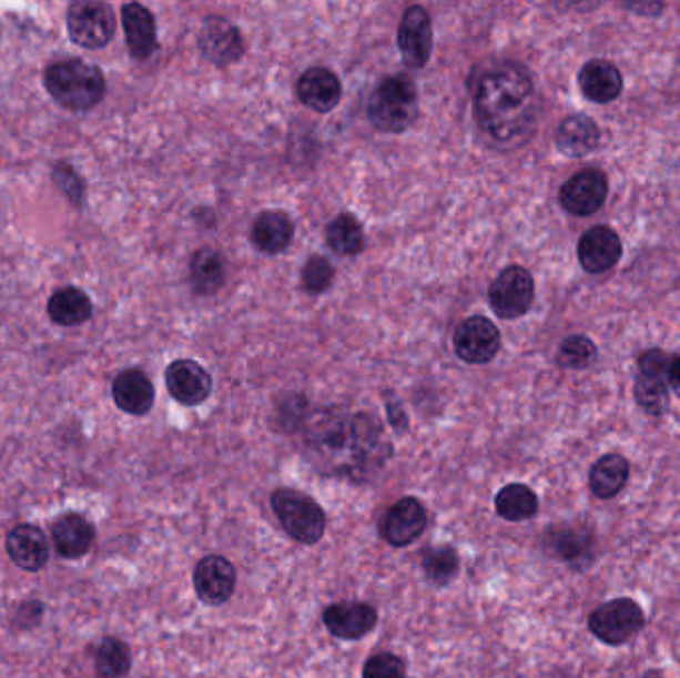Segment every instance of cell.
I'll list each match as a JSON object with an SVG mask.
<instances>
[{
	"mask_svg": "<svg viewBox=\"0 0 680 678\" xmlns=\"http://www.w3.org/2000/svg\"><path fill=\"white\" fill-rule=\"evenodd\" d=\"M200 50L217 67L233 64L245 54V42L240 29L223 17H210L200 32Z\"/></svg>",
	"mask_w": 680,
	"mask_h": 678,
	"instance_id": "obj_17",
	"label": "cell"
},
{
	"mask_svg": "<svg viewBox=\"0 0 680 678\" xmlns=\"http://www.w3.org/2000/svg\"><path fill=\"white\" fill-rule=\"evenodd\" d=\"M293 235H295L293 221L283 211H263L251 227L253 245L265 255L283 253L291 245Z\"/></svg>",
	"mask_w": 680,
	"mask_h": 678,
	"instance_id": "obj_26",
	"label": "cell"
},
{
	"mask_svg": "<svg viewBox=\"0 0 680 678\" xmlns=\"http://www.w3.org/2000/svg\"><path fill=\"white\" fill-rule=\"evenodd\" d=\"M7 551H9L10 561L19 565L24 571H40L47 561H49V542L47 535L42 534V529L30 524H20V526L10 529L7 537Z\"/></svg>",
	"mask_w": 680,
	"mask_h": 678,
	"instance_id": "obj_21",
	"label": "cell"
},
{
	"mask_svg": "<svg viewBox=\"0 0 680 678\" xmlns=\"http://www.w3.org/2000/svg\"><path fill=\"white\" fill-rule=\"evenodd\" d=\"M536 87L529 70L504 62L486 70L474 92V120L489 142L521 144L536 124Z\"/></svg>",
	"mask_w": 680,
	"mask_h": 678,
	"instance_id": "obj_2",
	"label": "cell"
},
{
	"mask_svg": "<svg viewBox=\"0 0 680 678\" xmlns=\"http://www.w3.org/2000/svg\"><path fill=\"white\" fill-rule=\"evenodd\" d=\"M122 22H124L125 42L130 54L135 60H148L158 50V32H155L154 14L150 10L130 2L122 9Z\"/></svg>",
	"mask_w": 680,
	"mask_h": 678,
	"instance_id": "obj_24",
	"label": "cell"
},
{
	"mask_svg": "<svg viewBox=\"0 0 680 678\" xmlns=\"http://www.w3.org/2000/svg\"><path fill=\"white\" fill-rule=\"evenodd\" d=\"M669 386L680 398V353L672 354L671 374H669Z\"/></svg>",
	"mask_w": 680,
	"mask_h": 678,
	"instance_id": "obj_40",
	"label": "cell"
},
{
	"mask_svg": "<svg viewBox=\"0 0 680 678\" xmlns=\"http://www.w3.org/2000/svg\"><path fill=\"white\" fill-rule=\"evenodd\" d=\"M491 311L506 321H514L526 315L536 298V283L526 267L511 265L506 267L488 291Z\"/></svg>",
	"mask_w": 680,
	"mask_h": 678,
	"instance_id": "obj_8",
	"label": "cell"
},
{
	"mask_svg": "<svg viewBox=\"0 0 680 678\" xmlns=\"http://www.w3.org/2000/svg\"><path fill=\"white\" fill-rule=\"evenodd\" d=\"M556 144L567 158H585L601 144V130L589 115H569L557 128Z\"/></svg>",
	"mask_w": 680,
	"mask_h": 678,
	"instance_id": "obj_23",
	"label": "cell"
},
{
	"mask_svg": "<svg viewBox=\"0 0 680 678\" xmlns=\"http://www.w3.org/2000/svg\"><path fill=\"white\" fill-rule=\"evenodd\" d=\"M579 88L593 104H609L623 94V74L609 60H589L579 72Z\"/></svg>",
	"mask_w": 680,
	"mask_h": 678,
	"instance_id": "obj_20",
	"label": "cell"
},
{
	"mask_svg": "<svg viewBox=\"0 0 680 678\" xmlns=\"http://www.w3.org/2000/svg\"><path fill=\"white\" fill-rule=\"evenodd\" d=\"M627 9L635 10V12H645V14H651V17H657L659 12L664 10V4L661 2H657V4H641V2H635V4H627Z\"/></svg>",
	"mask_w": 680,
	"mask_h": 678,
	"instance_id": "obj_41",
	"label": "cell"
},
{
	"mask_svg": "<svg viewBox=\"0 0 680 678\" xmlns=\"http://www.w3.org/2000/svg\"><path fill=\"white\" fill-rule=\"evenodd\" d=\"M672 354L662 351V348H649L637 358V366L642 376H652V378H662L669 381L671 374Z\"/></svg>",
	"mask_w": 680,
	"mask_h": 678,
	"instance_id": "obj_38",
	"label": "cell"
},
{
	"mask_svg": "<svg viewBox=\"0 0 680 678\" xmlns=\"http://www.w3.org/2000/svg\"><path fill=\"white\" fill-rule=\"evenodd\" d=\"M271 507L283 532L301 545H315L326 532V514L315 497L293 487H277L271 494Z\"/></svg>",
	"mask_w": 680,
	"mask_h": 678,
	"instance_id": "obj_5",
	"label": "cell"
},
{
	"mask_svg": "<svg viewBox=\"0 0 680 678\" xmlns=\"http://www.w3.org/2000/svg\"><path fill=\"white\" fill-rule=\"evenodd\" d=\"M305 456L323 476L366 484L393 458V442L378 416L335 406L308 418Z\"/></svg>",
	"mask_w": 680,
	"mask_h": 678,
	"instance_id": "obj_1",
	"label": "cell"
},
{
	"mask_svg": "<svg viewBox=\"0 0 680 678\" xmlns=\"http://www.w3.org/2000/svg\"><path fill=\"white\" fill-rule=\"evenodd\" d=\"M386 411H388V414H390V424H393L394 431L400 432V434L408 431L406 414H404L403 408H400L398 404H393V402L388 404V402H386Z\"/></svg>",
	"mask_w": 680,
	"mask_h": 678,
	"instance_id": "obj_39",
	"label": "cell"
},
{
	"mask_svg": "<svg viewBox=\"0 0 680 678\" xmlns=\"http://www.w3.org/2000/svg\"><path fill=\"white\" fill-rule=\"evenodd\" d=\"M642 678H664V677H662L659 670H649V672H645V677Z\"/></svg>",
	"mask_w": 680,
	"mask_h": 678,
	"instance_id": "obj_42",
	"label": "cell"
},
{
	"mask_svg": "<svg viewBox=\"0 0 680 678\" xmlns=\"http://www.w3.org/2000/svg\"><path fill=\"white\" fill-rule=\"evenodd\" d=\"M645 623L647 617L639 603L631 597H617L595 607L587 627L595 639L609 647H621L645 629Z\"/></svg>",
	"mask_w": 680,
	"mask_h": 678,
	"instance_id": "obj_6",
	"label": "cell"
},
{
	"mask_svg": "<svg viewBox=\"0 0 680 678\" xmlns=\"http://www.w3.org/2000/svg\"><path fill=\"white\" fill-rule=\"evenodd\" d=\"M326 243L343 257H355L365 249V230L363 223L351 213H341L326 225Z\"/></svg>",
	"mask_w": 680,
	"mask_h": 678,
	"instance_id": "obj_31",
	"label": "cell"
},
{
	"mask_svg": "<svg viewBox=\"0 0 680 678\" xmlns=\"http://www.w3.org/2000/svg\"><path fill=\"white\" fill-rule=\"evenodd\" d=\"M541 547L557 561L567 565L591 564L595 554L593 527L583 522H564L547 527Z\"/></svg>",
	"mask_w": 680,
	"mask_h": 678,
	"instance_id": "obj_9",
	"label": "cell"
},
{
	"mask_svg": "<svg viewBox=\"0 0 680 678\" xmlns=\"http://www.w3.org/2000/svg\"><path fill=\"white\" fill-rule=\"evenodd\" d=\"M623 255V241L617 231L607 225H597L585 231L577 245V257L581 267L591 275H601L613 269Z\"/></svg>",
	"mask_w": 680,
	"mask_h": 678,
	"instance_id": "obj_16",
	"label": "cell"
},
{
	"mask_svg": "<svg viewBox=\"0 0 680 678\" xmlns=\"http://www.w3.org/2000/svg\"><path fill=\"white\" fill-rule=\"evenodd\" d=\"M631 478V464L623 454H605L589 469V489L597 499H615Z\"/></svg>",
	"mask_w": 680,
	"mask_h": 678,
	"instance_id": "obj_25",
	"label": "cell"
},
{
	"mask_svg": "<svg viewBox=\"0 0 680 678\" xmlns=\"http://www.w3.org/2000/svg\"><path fill=\"white\" fill-rule=\"evenodd\" d=\"M422 571L432 585L444 587L454 581L460 571V555L454 545L428 547V551L422 557Z\"/></svg>",
	"mask_w": 680,
	"mask_h": 678,
	"instance_id": "obj_32",
	"label": "cell"
},
{
	"mask_svg": "<svg viewBox=\"0 0 680 678\" xmlns=\"http://www.w3.org/2000/svg\"><path fill=\"white\" fill-rule=\"evenodd\" d=\"M165 384L175 402L183 406H200L210 398L213 381L202 364L195 361H173L165 371Z\"/></svg>",
	"mask_w": 680,
	"mask_h": 678,
	"instance_id": "obj_18",
	"label": "cell"
},
{
	"mask_svg": "<svg viewBox=\"0 0 680 678\" xmlns=\"http://www.w3.org/2000/svg\"><path fill=\"white\" fill-rule=\"evenodd\" d=\"M632 394H635V402L639 404V408L652 418H661L671 406V386H669V381H662V378L637 374Z\"/></svg>",
	"mask_w": 680,
	"mask_h": 678,
	"instance_id": "obj_33",
	"label": "cell"
},
{
	"mask_svg": "<svg viewBox=\"0 0 680 678\" xmlns=\"http://www.w3.org/2000/svg\"><path fill=\"white\" fill-rule=\"evenodd\" d=\"M237 585V571L223 555H205L193 569V589L200 601L217 607L231 599Z\"/></svg>",
	"mask_w": 680,
	"mask_h": 678,
	"instance_id": "obj_13",
	"label": "cell"
},
{
	"mask_svg": "<svg viewBox=\"0 0 680 678\" xmlns=\"http://www.w3.org/2000/svg\"><path fill=\"white\" fill-rule=\"evenodd\" d=\"M328 633L341 640H358L378 625V611L365 601H338L323 611Z\"/></svg>",
	"mask_w": 680,
	"mask_h": 678,
	"instance_id": "obj_15",
	"label": "cell"
},
{
	"mask_svg": "<svg viewBox=\"0 0 680 678\" xmlns=\"http://www.w3.org/2000/svg\"><path fill=\"white\" fill-rule=\"evenodd\" d=\"M432 44H434V34H432L430 14L424 7L414 4L404 12L398 27V49L406 67L416 70L426 67L432 57Z\"/></svg>",
	"mask_w": 680,
	"mask_h": 678,
	"instance_id": "obj_14",
	"label": "cell"
},
{
	"mask_svg": "<svg viewBox=\"0 0 680 678\" xmlns=\"http://www.w3.org/2000/svg\"><path fill=\"white\" fill-rule=\"evenodd\" d=\"M363 678H406V662L394 652H378L366 660Z\"/></svg>",
	"mask_w": 680,
	"mask_h": 678,
	"instance_id": "obj_37",
	"label": "cell"
},
{
	"mask_svg": "<svg viewBox=\"0 0 680 678\" xmlns=\"http://www.w3.org/2000/svg\"><path fill=\"white\" fill-rule=\"evenodd\" d=\"M112 396L120 411L132 416H144L154 406V384L142 371L130 368L115 376Z\"/></svg>",
	"mask_w": 680,
	"mask_h": 678,
	"instance_id": "obj_22",
	"label": "cell"
},
{
	"mask_svg": "<svg viewBox=\"0 0 680 678\" xmlns=\"http://www.w3.org/2000/svg\"><path fill=\"white\" fill-rule=\"evenodd\" d=\"M301 281H303V287H305L307 293L321 295V293H325L333 285L335 267H333V263L328 259L315 255V257L308 259L305 267L301 271Z\"/></svg>",
	"mask_w": 680,
	"mask_h": 678,
	"instance_id": "obj_36",
	"label": "cell"
},
{
	"mask_svg": "<svg viewBox=\"0 0 680 678\" xmlns=\"http://www.w3.org/2000/svg\"><path fill=\"white\" fill-rule=\"evenodd\" d=\"M94 537H97V532L92 524L87 517L78 516V514L62 516L52 526V539H54L58 555L67 559H78L87 555L94 544Z\"/></svg>",
	"mask_w": 680,
	"mask_h": 678,
	"instance_id": "obj_27",
	"label": "cell"
},
{
	"mask_svg": "<svg viewBox=\"0 0 680 678\" xmlns=\"http://www.w3.org/2000/svg\"><path fill=\"white\" fill-rule=\"evenodd\" d=\"M418 118V88L410 77L384 78L368 98V120L384 134H403Z\"/></svg>",
	"mask_w": 680,
	"mask_h": 678,
	"instance_id": "obj_4",
	"label": "cell"
},
{
	"mask_svg": "<svg viewBox=\"0 0 680 678\" xmlns=\"http://www.w3.org/2000/svg\"><path fill=\"white\" fill-rule=\"evenodd\" d=\"M70 40L82 49H104L114 39V10L105 2L98 0H78L67 17Z\"/></svg>",
	"mask_w": 680,
	"mask_h": 678,
	"instance_id": "obj_7",
	"label": "cell"
},
{
	"mask_svg": "<svg viewBox=\"0 0 680 678\" xmlns=\"http://www.w3.org/2000/svg\"><path fill=\"white\" fill-rule=\"evenodd\" d=\"M609 195V178L599 168H587L571 175L559 190L561 208L576 215L589 217L601 210Z\"/></svg>",
	"mask_w": 680,
	"mask_h": 678,
	"instance_id": "obj_10",
	"label": "cell"
},
{
	"mask_svg": "<svg viewBox=\"0 0 680 678\" xmlns=\"http://www.w3.org/2000/svg\"><path fill=\"white\" fill-rule=\"evenodd\" d=\"M597 356L599 348L589 336L571 335L559 346L557 364L567 371H585L597 363Z\"/></svg>",
	"mask_w": 680,
	"mask_h": 678,
	"instance_id": "obj_35",
	"label": "cell"
},
{
	"mask_svg": "<svg viewBox=\"0 0 680 678\" xmlns=\"http://www.w3.org/2000/svg\"><path fill=\"white\" fill-rule=\"evenodd\" d=\"M428 527V512L418 497L406 496L384 512L378 534L393 547L414 544Z\"/></svg>",
	"mask_w": 680,
	"mask_h": 678,
	"instance_id": "obj_11",
	"label": "cell"
},
{
	"mask_svg": "<svg viewBox=\"0 0 680 678\" xmlns=\"http://www.w3.org/2000/svg\"><path fill=\"white\" fill-rule=\"evenodd\" d=\"M44 87L57 104L87 112L105 97V78L100 68L80 58H68L47 68Z\"/></svg>",
	"mask_w": 680,
	"mask_h": 678,
	"instance_id": "obj_3",
	"label": "cell"
},
{
	"mask_svg": "<svg viewBox=\"0 0 680 678\" xmlns=\"http://www.w3.org/2000/svg\"><path fill=\"white\" fill-rule=\"evenodd\" d=\"M496 514L506 522H527L531 517L537 516L539 512V497L531 487L526 484H508V486L501 487L498 494H496Z\"/></svg>",
	"mask_w": 680,
	"mask_h": 678,
	"instance_id": "obj_28",
	"label": "cell"
},
{
	"mask_svg": "<svg viewBox=\"0 0 680 678\" xmlns=\"http://www.w3.org/2000/svg\"><path fill=\"white\" fill-rule=\"evenodd\" d=\"M94 665L100 678H122L130 672L132 655L124 640L108 637L98 645Z\"/></svg>",
	"mask_w": 680,
	"mask_h": 678,
	"instance_id": "obj_34",
	"label": "cell"
},
{
	"mask_svg": "<svg viewBox=\"0 0 680 678\" xmlns=\"http://www.w3.org/2000/svg\"><path fill=\"white\" fill-rule=\"evenodd\" d=\"M297 97L311 110L326 114L335 110L341 102L343 87L335 72H331L328 68H308L307 72H303L298 78Z\"/></svg>",
	"mask_w": 680,
	"mask_h": 678,
	"instance_id": "obj_19",
	"label": "cell"
},
{
	"mask_svg": "<svg viewBox=\"0 0 680 678\" xmlns=\"http://www.w3.org/2000/svg\"><path fill=\"white\" fill-rule=\"evenodd\" d=\"M92 301L90 296L77 287L60 289L50 296L49 316L62 326L84 325L92 316Z\"/></svg>",
	"mask_w": 680,
	"mask_h": 678,
	"instance_id": "obj_29",
	"label": "cell"
},
{
	"mask_svg": "<svg viewBox=\"0 0 680 678\" xmlns=\"http://www.w3.org/2000/svg\"><path fill=\"white\" fill-rule=\"evenodd\" d=\"M501 335L498 326L486 316H470L461 321L454 333V351L464 363L488 364L498 356Z\"/></svg>",
	"mask_w": 680,
	"mask_h": 678,
	"instance_id": "obj_12",
	"label": "cell"
},
{
	"mask_svg": "<svg viewBox=\"0 0 680 678\" xmlns=\"http://www.w3.org/2000/svg\"><path fill=\"white\" fill-rule=\"evenodd\" d=\"M192 287L197 295H213L225 285V261L215 249L203 247L192 257Z\"/></svg>",
	"mask_w": 680,
	"mask_h": 678,
	"instance_id": "obj_30",
	"label": "cell"
}]
</instances>
